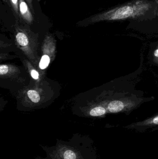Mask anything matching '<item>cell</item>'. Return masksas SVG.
<instances>
[{
    "label": "cell",
    "instance_id": "cell-11",
    "mask_svg": "<svg viewBox=\"0 0 158 159\" xmlns=\"http://www.w3.org/2000/svg\"><path fill=\"white\" fill-rule=\"evenodd\" d=\"M32 77L34 79H38L39 78V74L35 70H32L31 72Z\"/></svg>",
    "mask_w": 158,
    "mask_h": 159
},
{
    "label": "cell",
    "instance_id": "cell-1",
    "mask_svg": "<svg viewBox=\"0 0 158 159\" xmlns=\"http://www.w3.org/2000/svg\"><path fill=\"white\" fill-rule=\"evenodd\" d=\"M154 8L147 0H134L89 18L90 22L116 21L143 18Z\"/></svg>",
    "mask_w": 158,
    "mask_h": 159
},
{
    "label": "cell",
    "instance_id": "cell-8",
    "mask_svg": "<svg viewBox=\"0 0 158 159\" xmlns=\"http://www.w3.org/2000/svg\"><path fill=\"white\" fill-rule=\"evenodd\" d=\"M50 59L49 56L47 55H44L42 57L40 61L39 66L41 70H44L46 69L50 63Z\"/></svg>",
    "mask_w": 158,
    "mask_h": 159
},
{
    "label": "cell",
    "instance_id": "cell-9",
    "mask_svg": "<svg viewBox=\"0 0 158 159\" xmlns=\"http://www.w3.org/2000/svg\"><path fill=\"white\" fill-rule=\"evenodd\" d=\"M10 3L12 5V7L14 9L15 13L18 15L19 13V0H9Z\"/></svg>",
    "mask_w": 158,
    "mask_h": 159
},
{
    "label": "cell",
    "instance_id": "cell-12",
    "mask_svg": "<svg viewBox=\"0 0 158 159\" xmlns=\"http://www.w3.org/2000/svg\"><path fill=\"white\" fill-rule=\"evenodd\" d=\"M26 1H27L28 5H29L31 9L33 11V6H32V0H26Z\"/></svg>",
    "mask_w": 158,
    "mask_h": 159
},
{
    "label": "cell",
    "instance_id": "cell-2",
    "mask_svg": "<svg viewBox=\"0 0 158 159\" xmlns=\"http://www.w3.org/2000/svg\"><path fill=\"white\" fill-rule=\"evenodd\" d=\"M158 126V113L143 121L132 123L127 126V128L136 129H147Z\"/></svg>",
    "mask_w": 158,
    "mask_h": 159
},
{
    "label": "cell",
    "instance_id": "cell-4",
    "mask_svg": "<svg viewBox=\"0 0 158 159\" xmlns=\"http://www.w3.org/2000/svg\"><path fill=\"white\" fill-rule=\"evenodd\" d=\"M147 60L151 66L158 67V42L150 46L148 49Z\"/></svg>",
    "mask_w": 158,
    "mask_h": 159
},
{
    "label": "cell",
    "instance_id": "cell-13",
    "mask_svg": "<svg viewBox=\"0 0 158 159\" xmlns=\"http://www.w3.org/2000/svg\"></svg>",
    "mask_w": 158,
    "mask_h": 159
},
{
    "label": "cell",
    "instance_id": "cell-10",
    "mask_svg": "<svg viewBox=\"0 0 158 159\" xmlns=\"http://www.w3.org/2000/svg\"><path fill=\"white\" fill-rule=\"evenodd\" d=\"M8 68L6 65H1L0 66V74L1 75L6 74L8 72Z\"/></svg>",
    "mask_w": 158,
    "mask_h": 159
},
{
    "label": "cell",
    "instance_id": "cell-5",
    "mask_svg": "<svg viewBox=\"0 0 158 159\" xmlns=\"http://www.w3.org/2000/svg\"><path fill=\"white\" fill-rule=\"evenodd\" d=\"M16 39L18 43L22 46H26L28 44V39L24 33L19 32L16 35Z\"/></svg>",
    "mask_w": 158,
    "mask_h": 159
},
{
    "label": "cell",
    "instance_id": "cell-7",
    "mask_svg": "<svg viewBox=\"0 0 158 159\" xmlns=\"http://www.w3.org/2000/svg\"><path fill=\"white\" fill-rule=\"evenodd\" d=\"M28 95L29 98L33 102L37 103L40 101V95L36 91L33 90L28 91Z\"/></svg>",
    "mask_w": 158,
    "mask_h": 159
},
{
    "label": "cell",
    "instance_id": "cell-3",
    "mask_svg": "<svg viewBox=\"0 0 158 159\" xmlns=\"http://www.w3.org/2000/svg\"><path fill=\"white\" fill-rule=\"evenodd\" d=\"M19 9L21 17L27 23H31L33 21V16L28 3L25 0H19Z\"/></svg>",
    "mask_w": 158,
    "mask_h": 159
},
{
    "label": "cell",
    "instance_id": "cell-6",
    "mask_svg": "<svg viewBox=\"0 0 158 159\" xmlns=\"http://www.w3.org/2000/svg\"><path fill=\"white\" fill-rule=\"evenodd\" d=\"M106 113V110L103 107L99 106L93 108L90 111V115L92 116H100Z\"/></svg>",
    "mask_w": 158,
    "mask_h": 159
}]
</instances>
